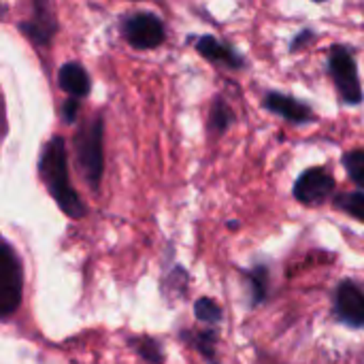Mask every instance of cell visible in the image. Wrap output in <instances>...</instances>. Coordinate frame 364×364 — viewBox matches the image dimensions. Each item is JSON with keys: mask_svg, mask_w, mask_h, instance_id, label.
Segmentation results:
<instances>
[{"mask_svg": "<svg viewBox=\"0 0 364 364\" xmlns=\"http://www.w3.org/2000/svg\"><path fill=\"white\" fill-rule=\"evenodd\" d=\"M41 177L49 190V194L55 198L60 209L68 218H83L85 207L79 198V194L73 190L68 179V164H66V145L62 136H51V141L45 145L41 162H38Z\"/></svg>", "mask_w": 364, "mask_h": 364, "instance_id": "1", "label": "cell"}, {"mask_svg": "<svg viewBox=\"0 0 364 364\" xmlns=\"http://www.w3.org/2000/svg\"><path fill=\"white\" fill-rule=\"evenodd\" d=\"M102 132H105V122L100 115H96L90 122H85L75 136L77 162H79V168H81V173L87 179L92 190L98 188V183L102 179V168H105Z\"/></svg>", "mask_w": 364, "mask_h": 364, "instance_id": "2", "label": "cell"}, {"mask_svg": "<svg viewBox=\"0 0 364 364\" xmlns=\"http://www.w3.org/2000/svg\"><path fill=\"white\" fill-rule=\"evenodd\" d=\"M328 75L343 105H360L364 100L354 51L348 45H333L328 51Z\"/></svg>", "mask_w": 364, "mask_h": 364, "instance_id": "3", "label": "cell"}, {"mask_svg": "<svg viewBox=\"0 0 364 364\" xmlns=\"http://www.w3.org/2000/svg\"><path fill=\"white\" fill-rule=\"evenodd\" d=\"M21 262L9 245L0 243V318L17 311V307L21 305Z\"/></svg>", "mask_w": 364, "mask_h": 364, "instance_id": "4", "label": "cell"}, {"mask_svg": "<svg viewBox=\"0 0 364 364\" xmlns=\"http://www.w3.org/2000/svg\"><path fill=\"white\" fill-rule=\"evenodd\" d=\"M124 36L136 49H156L164 43V23L156 13H132L124 19Z\"/></svg>", "mask_w": 364, "mask_h": 364, "instance_id": "5", "label": "cell"}, {"mask_svg": "<svg viewBox=\"0 0 364 364\" xmlns=\"http://www.w3.org/2000/svg\"><path fill=\"white\" fill-rule=\"evenodd\" d=\"M294 198L307 207L326 203L335 192V177L324 166H311L294 181Z\"/></svg>", "mask_w": 364, "mask_h": 364, "instance_id": "6", "label": "cell"}, {"mask_svg": "<svg viewBox=\"0 0 364 364\" xmlns=\"http://www.w3.org/2000/svg\"><path fill=\"white\" fill-rule=\"evenodd\" d=\"M335 316L350 328H364V290L352 279H346L335 290Z\"/></svg>", "mask_w": 364, "mask_h": 364, "instance_id": "7", "label": "cell"}, {"mask_svg": "<svg viewBox=\"0 0 364 364\" xmlns=\"http://www.w3.org/2000/svg\"><path fill=\"white\" fill-rule=\"evenodd\" d=\"M262 107L292 124H311L314 111L303 100H296L294 96L282 94V92H269L262 100Z\"/></svg>", "mask_w": 364, "mask_h": 364, "instance_id": "8", "label": "cell"}, {"mask_svg": "<svg viewBox=\"0 0 364 364\" xmlns=\"http://www.w3.org/2000/svg\"><path fill=\"white\" fill-rule=\"evenodd\" d=\"M21 32L38 47H45L49 45V41L53 38L55 30H58V21H55V15L51 11L49 4H43L38 2L34 6V15L28 19V21H21L19 23Z\"/></svg>", "mask_w": 364, "mask_h": 364, "instance_id": "9", "label": "cell"}, {"mask_svg": "<svg viewBox=\"0 0 364 364\" xmlns=\"http://www.w3.org/2000/svg\"><path fill=\"white\" fill-rule=\"evenodd\" d=\"M196 51H198L203 58H207L209 62L222 64V66L232 68V70H239V68L245 66L243 55H241L235 47H230L228 43L218 41V38L211 36V34H203V36L196 38Z\"/></svg>", "mask_w": 364, "mask_h": 364, "instance_id": "10", "label": "cell"}, {"mask_svg": "<svg viewBox=\"0 0 364 364\" xmlns=\"http://www.w3.org/2000/svg\"><path fill=\"white\" fill-rule=\"evenodd\" d=\"M58 83L60 87L70 94V98L79 100L90 94V75L79 62H68L60 68L58 73Z\"/></svg>", "mask_w": 364, "mask_h": 364, "instance_id": "11", "label": "cell"}, {"mask_svg": "<svg viewBox=\"0 0 364 364\" xmlns=\"http://www.w3.org/2000/svg\"><path fill=\"white\" fill-rule=\"evenodd\" d=\"M269 269L264 264H258L250 271H245V282L250 286V303L252 307H260L269 299Z\"/></svg>", "mask_w": 364, "mask_h": 364, "instance_id": "12", "label": "cell"}, {"mask_svg": "<svg viewBox=\"0 0 364 364\" xmlns=\"http://www.w3.org/2000/svg\"><path fill=\"white\" fill-rule=\"evenodd\" d=\"M183 339H188V343H192L200 356L209 364H218V331L215 328H207V331H198V333H181Z\"/></svg>", "mask_w": 364, "mask_h": 364, "instance_id": "13", "label": "cell"}, {"mask_svg": "<svg viewBox=\"0 0 364 364\" xmlns=\"http://www.w3.org/2000/svg\"><path fill=\"white\" fill-rule=\"evenodd\" d=\"M235 124V111L230 109V105L224 98H215L211 105V113H209V130L213 134H224L230 126Z\"/></svg>", "mask_w": 364, "mask_h": 364, "instance_id": "14", "label": "cell"}, {"mask_svg": "<svg viewBox=\"0 0 364 364\" xmlns=\"http://www.w3.org/2000/svg\"><path fill=\"white\" fill-rule=\"evenodd\" d=\"M194 316L200 324H207V326H215L222 322V307L213 301V299H198L194 303Z\"/></svg>", "mask_w": 364, "mask_h": 364, "instance_id": "15", "label": "cell"}, {"mask_svg": "<svg viewBox=\"0 0 364 364\" xmlns=\"http://www.w3.org/2000/svg\"><path fill=\"white\" fill-rule=\"evenodd\" d=\"M130 346H132V348L141 354V358H145L147 363H164V350H162V346H160L156 339H151V337H139V339H130Z\"/></svg>", "mask_w": 364, "mask_h": 364, "instance_id": "16", "label": "cell"}, {"mask_svg": "<svg viewBox=\"0 0 364 364\" xmlns=\"http://www.w3.org/2000/svg\"><path fill=\"white\" fill-rule=\"evenodd\" d=\"M337 209L364 222V192H343L335 198Z\"/></svg>", "mask_w": 364, "mask_h": 364, "instance_id": "17", "label": "cell"}, {"mask_svg": "<svg viewBox=\"0 0 364 364\" xmlns=\"http://www.w3.org/2000/svg\"><path fill=\"white\" fill-rule=\"evenodd\" d=\"M343 166L350 179L364 190V149H352L343 154Z\"/></svg>", "mask_w": 364, "mask_h": 364, "instance_id": "18", "label": "cell"}, {"mask_svg": "<svg viewBox=\"0 0 364 364\" xmlns=\"http://www.w3.org/2000/svg\"><path fill=\"white\" fill-rule=\"evenodd\" d=\"M316 41V32L314 30H301L294 38H292V43H290V51H299V49H303L305 45H309V43H314Z\"/></svg>", "mask_w": 364, "mask_h": 364, "instance_id": "19", "label": "cell"}, {"mask_svg": "<svg viewBox=\"0 0 364 364\" xmlns=\"http://www.w3.org/2000/svg\"><path fill=\"white\" fill-rule=\"evenodd\" d=\"M77 113H79V100L68 98V100L64 102V109H62V117H64V122H75Z\"/></svg>", "mask_w": 364, "mask_h": 364, "instance_id": "20", "label": "cell"}, {"mask_svg": "<svg viewBox=\"0 0 364 364\" xmlns=\"http://www.w3.org/2000/svg\"><path fill=\"white\" fill-rule=\"evenodd\" d=\"M6 132V119H4V102H2V94H0V141Z\"/></svg>", "mask_w": 364, "mask_h": 364, "instance_id": "21", "label": "cell"}]
</instances>
